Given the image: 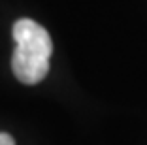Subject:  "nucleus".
Instances as JSON below:
<instances>
[{
  "instance_id": "f257e3e1",
  "label": "nucleus",
  "mask_w": 147,
  "mask_h": 145,
  "mask_svg": "<svg viewBox=\"0 0 147 145\" xmlns=\"http://www.w3.org/2000/svg\"><path fill=\"white\" fill-rule=\"evenodd\" d=\"M15 53L11 59L13 74L25 85H36L47 76L53 43L47 30L32 19H19L13 25Z\"/></svg>"
},
{
  "instance_id": "f03ea898",
  "label": "nucleus",
  "mask_w": 147,
  "mask_h": 145,
  "mask_svg": "<svg viewBox=\"0 0 147 145\" xmlns=\"http://www.w3.org/2000/svg\"><path fill=\"white\" fill-rule=\"evenodd\" d=\"M0 145H15V140H13L9 134L0 132Z\"/></svg>"
}]
</instances>
